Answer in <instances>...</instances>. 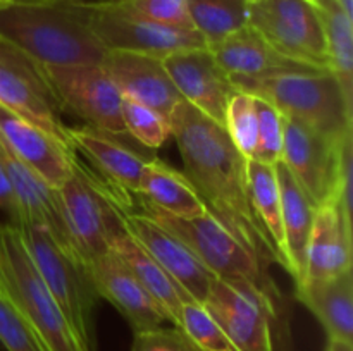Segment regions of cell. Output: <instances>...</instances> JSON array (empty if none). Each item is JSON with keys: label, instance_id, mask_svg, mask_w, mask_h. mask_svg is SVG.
<instances>
[{"label": "cell", "instance_id": "6da1fadb", "mask_svg": "<svg viewBox=\"0 0 353 351\" xmlns=\"http://www.w3.org/2000/svg\"><path fill=\"white\" fill-rule=\"evenodd\" d=\"M171 136L178 145L183 172L207 210L269 270L281 265L278 251L254 212L248 191L247 158L234 148L221 124L185 100L172 110Z\"/></svg>", "mask_w": 353, "mask_h": 351}, {"label": "cell", "instance_id": "cb8c5ba5", "mask_svg": "<svg viewBox=\"0 0 353 351\" xmlns=\"http://www.w3.org/2000/svg\"><path fill=\"white\" fill-rule=\"evenodd\" d=\"M209 50L230 78H255L300 65L279 55L248 24L209 47Z\"/></svg>", "mask_w": 353, "mask_h": 351}, {"label": "cell", "instance_id": "e0dca14e", "mask_svg": "<svg viewBox=\"0 0 353 351\" xmlns=\"http://www.w3.org/2000/svg\"><path fill=\"white\" fill-rule=\"evenodd\" d=\"M88 265L99 298L109 301L128 320L134 332L169 322L159 303L128 270L116 253L105 251L93 258Z\"/></svg>", "mask_w": 353, "mask_h": 351}, {"label": "cell", "instance_id": "8992f818", "mask_svg": "<svg viewBox=\"0 0 353 351\" xmlns=\"http://www.w3.org/2000/svg\"><path fill=\"white\" fill-rule=\"evenodd\" d=\"M238 351H276L285 339L281 295L241 279L214 277L203 301Z\"/></svg>", "mask_w": 353, "mask_h": 351}, {"label": "cell", "instance_id": "f546056e", "mask_svg": "<svg viewBox=\"0 0 353 351\" xmlns=\"http://www.w3.org/2000/svg\"><path fill=\"white\" fill-rule=\"evenodd\" d=\"M178 327L199 350L238 351L203 303L186 299L181 305Z\"/></svg>", "mask_w": 353, "mask_h": 351}, {"label": "cell", "instance_id": "ac0fdd59", "mask_svg": "<svg viewBox=\"0 0 353 351\" xmlns=\"http://www.w3.org/2000/svg\"><path fill=\"white\" fill-rule=\"evenodd\" d=\"M0 165L12 188L17 205L16 222H34L45 226L52 236L64 246L74 250L62 219L57 189L48 184L40 174L24 164L0 138ZM76 251V250H74Z\"/></svg>", "mask_w": 353, "mask_h": 351}, {"label": "cell", "instance_id": "f35d334b", "mask_svg": "<svg viewBox=\"0 0 353 351\" xmlns=\"http://www.w3.org/2000/svg\"><path fill=\"white\" fill-rule=\"evenodd\" d=\"M6 3H16V6H31V3H47L54 0H3Z\"/></svg>", "mask_w": 353, "mask_h": 351}, {"label": "cell", "instance_id": "e575fe53", "mask_svg": "<svg viewBox=\"0 0 353 351\" xmlns=\"http://www.w3.org/2000/svg\"><path fill=\"white\" fill-rule=\"evenodd\" d=\"M109 2L154 23L193 30L186 12V0H109Z\"/></svg>", "mask_w": 353, "mask_h": 351}, {"label": "cell", "instance_id": "7c38bea8", "mask_svg": "<svg viewBox=\"0 0 353 351\" xmlns=\"http://www.w3.org/2000/svg\"><path fill=\"white\" fill-rule=\"evenodd\" d=\"M0 105L72 148L69 126L62 120V110L41 67L3 40H0Z\"/></svg>", "mask_w": 353, "mask_h": 351}, {"label": "cell", "instance_id": "30bf717a", "mask_svg": "<svg viewBox=\"0 0 353 351\" xmlns=\"http://www.w3.org/2000/svg\"><path fill=\"white\" fill-rule=\"evenodd\" d=\"M85 7L93 33L107 50L134 52L164 58L176 52L207 48L203 38L195 30L143 19L109 0H85Z\"/></svg>", "mask_w": 353, "mask_h": 351}, {"label": "cell", "instance_id": "83f0119b", "mask_svg": "<svg viewBox=\"0 0 353 351\" xmlns=\"http://www.w3.org/2000/svg\"><path fill=\"white\" fill-rule=\"evenodd\" d=\"M323 23L330 67L353 100V17L345 14L336 0H312Z\"/></svg>", "mask_w": 353, "mask_h": 351}, {"label": "cell", "instance_id": "3957f363", "mask_svg": "<svg viewBox=\"0 0 353 351\" xmlns=\"http://www.w3.org/2000/svg\"><path fill=\"white\" fill-rule=\"evenodd\" d=\"M231 81L238 92L265 100L283 116L307 124L336 143L352 134L353 100L330 69L296 65Z\"/></svg>", "mask_w": 353, "mask_h": 351}, {"label": "cell", "instance_id": "60d3db41", "mask_svg": "<svg viewBox=\"0 0 353 351\" xmlns=\"http://www.w3.org/2000/svg\"><path fill=\"white\" fill-rule=\"evenodd\" d=\"M3 6H7V3L3 2V0H0V7H3Z\"/></svg>", "mask_w": 353, "mask_h": 351}, {"label": "cell", "instance_id": "603a6c76", "mask_svg": "<svg viewBox=\"0 0 353 351\" xmlns=\"http://www.w3.org/2000/svg\"><path fill=\"white\" fill-rule=\"evenodd\" d=\"M296 299L319 320L327 339L353 343V270L295 286Z\"/></svg>", "mask_w": 353, "mask_h": 351}, {"label": "cell", "instance_id": "8fae6325", "mask_svg": "<svg viewBox=\"0 0 353 351\" xmlns=\"http://www.w3.org/2000/svg\"><path fill=\"white\" fill-rule=\"evenodd\" d=\"M41 72L61 110L78 117L93 129L114 136L126 134L121 114L123 95L102 65L41 67Z\"/></svg>", "mask_w": 353, "mask_h": 351}, {"label": "cell", "instance_id": "5bb4252c", "mask_svg": "<svg viewBox=\"0 0 353 351\" xmlns=\"http://www.w3.org/2000/svg\"><path fill=\"white\" fill-rule=\"evenodd\" d=\"M281 162L314 206L336 200L341 143L330 140L300 120L283 116Z\"/></svg>", "mask_w": 353, "mask_h": 351}, {"label": "cell", "instance_id": "8d00e7d4", "mask_svg": "<svg viewBox=\"0 0 353 351\" xmlns=\"http://www.w3.org/2000/svg\"><path fill=\"white\" fill-rule=\"evenodd\" d=\"M0 212H6L9 215V222H14L17 217L16 198H14L12 188L2 165H0Z\"/></svg>", "mask_w": 353, "mask_h": 351}, {"label": "cell", "instance_id": "4dcf8cb0", "mask_svg": "<svg viewBox=\"0 0 353 351\" xmlns=\"http://www.w3.org/2000/svg\"><path fill=\"white\" fill-rule=\"evenodd\" d=\"M224 131L230 136L231 143L247 160L255 158L257 151V110L255 96L250 93L236 92L228 103L224 116Z\"/></svg>", "mask_w": 353, "mask_h": 351}, {"label": "cell", "instance_id": "44dd1931", "mask_svg": "<svg viewBox=\"0 0 353 351\" xmlns=\"http://www.w3.org/2000/svg\"><path fill=\"white\" fill-rule=\"evenodd\" d=\"M69 141L76 153L88 158L109 184L130 195H137L145 164L150 158L121 143L119 136L90 126L69 127Z\"/></svg>", "mask_w": 353, "mask_h": 351}, {"label": "cell", "instance_id": "52a82bcc", "mask_svg": "<svg viewBox=\"0 0 353 351\" xmlns=\"http://www.w3.org/2000/svg\"><path fill=\"white\" fill-rule=\"evenodd\" d=\"M138 202L141 212L178 237L214 277L241 279L254 282L269 292L281 295L272 282L269 270L261 267V264L245 250L243 244L209 210L199 217L183 219L155 209L140 196Z\"/></svg>", "mask_w": 353, "mask_h": 351}, {"label": "cell", "instance_id": "7a4b0ae2", "mask_svg": "<svg viewBox=\"0 0 353 351\" xmlns=\"http://www.w3.org/2000/svg\"><path fill=\"white\" fill-rule=\"evenodd\" d=\"M0 40L41 67L102 64L109 50L93 33L85 0L0 7Z\"/></svg>", "mask_w": 353, "mask_h": 351}, {"label": "cell", "instance_id": "d6986e66", "mask_svg": "<svg viewBox=\"0 0 353 351\" xmlns=\"http://www.w3.org/2000/svg\"><path fill=\"white\" fill-rule=\"evenodd\" d=\"M0 138L37 174L57 188L72 174L76 151L0 105Z\"/></svg>", "mask_w": 353, "mask_h": 351}, {"label": "cell", "instance_id": "5b68a950", "mask_svg": "<svg viewBox=\"0 0 353 351\" xmlns=\"http://www.w3.org/2000/svg\"><path fill=\"white\" fill-rule=\"evenodd\" d=\"M0 291L30 322L47 351H83L9 220L0 224Z\"/></svg>", "mask_w": 353, "mask_h": 351}, {"label": "cell", "instance_id": "9c48e42d", "mask_svg": "<svg viewBox=\"0 0 353 351\" xmlns=\"http://www.w3.org/2000/svg\"><path fill=\"white\" fill-rule=\"evenodd\" d=\"M248 26L288 61L331 71L323 23L312 0H248Z\"/></svg>", "mask_w": 353, "mask_h": 351}, {"label": "cell", "instance_id": "ffe728a7", "mask_svg": "<svg viewBox=\"0 0 353 351\" xmlns=\"http://www.w3.org/2000/svg\"><path fill=\"white\" fill-rule=\"evenodd\" d=\"M347 270H352V215L336 200H330L316 206L300 282L334 277Z\"/></svg>", "mask_w": 353, "mask_h": 351}, {"label": "cell", "instance_id": "2e32d148", "mask_svg": "<svg viewBox=\"0 0 353 351\" xmlns=\"http://www.w3.org/2000/svg\"><path fill=\"white\" fill-rule=\"evenodd\" d=\"M100 65L124 98L150 107L165 119L171 117L174 107L183 100L161 57L109 50Z\"/></svg>", "mask_w": 353, "mask_h": 351}, {"label": "cell", "instance_id": "ab89813d", "mask_svg": "<svg viewBox=\"0 0 353 351\" xmlns=\"http://www.w3.org/2000/svg\"><path fill=\"white\" fill-rule=\"evenodd\" d=\"M338 6L345 10V14L353 17V0H336Z\"/></svg>", "mask_w": 353, "mask_h": 351}, {"label": "cell", "instance_id": "d6a6232c", "mask_svg": "<svg viewBox=\"0 0 353 351\" xmlns=\"http://www.w3.org/2000/svg\"><path fill=\"white\" fill-rule=\"evenodd\" d=\"M255 110H257L259 134L255 160L276 165L278 162H281L285 119H283V114L274 105H271L265 100L257 98V96H255Z\"/></svg>", "mask_w": 353, "mask_h": 351}, {"label": "cell", "instance_id": "d4e9b609", "mask_svg": "<svg viewBox=\"0 0 353 351\" xmlns=\"http://www.w3.org/2000/svg\"><path fill=\"white\" fill-rule=\"evenodd\" d=\"M276 176H278L279 196H281V220L288 274L292 275L295 284H299L305 270L307 241L312 229L316 206L312 205L302 186L283 165V162L276 164Z\"/></svg>", "mask_w": 353, "mask_h": 351}, {"label": "cell", "instance_id": "4316f807", "mask_svg": "<svg viewBox=\"0 0 353 351\" xmlns=\"http://www.w3.org/2000/svg\"><path fill=\"white\" fill-rule=\"evenodd\" d=\"M247 178L255 215L271 237L272 244L281 258V267L288 272L281 220V196H279L276 165L264 164V162L252 158V160H247Z\"/></svg>", "mask_w": 353, "mask_h": 351}, {"label": "cell", "instance_id": "74e56055", "mask_svg": "<svg viewBox=\"0 0 353 351\" xmlns=\"http://www.w3.org/2000/svg\"><path fill=\"white\" fill-rule=\"evenodd\" d=\"M326 351H353V343H345L338 339H327Z\"/></svg>", "mask_w": 353, "mask_h": 351}, {"label": "cell", "instance_id": "4fadbf2b", "mask_svg": "<svg viewBox=\"0 0 353 351\" xmlns=\"http://www.w3.org/2000/svg\"><path fill=\"white\" fill-rule=\"evenodd\" d=\"M116 206L124 229L161 264L185 295L193 301H205L214 275L203 267L202 262L161 224L143 212H137L133 195L119 193L116 196Z\"/></svg>", "mask_w": 353, "mask_h": 351}, {"label": "cell", "instance_id": "1f68e13d", "mask_svg": "<svg viewBox=\"0 0 353 351\" xmlns=\"http://www.w3.org/2000/svg\"><path fill=\"white\" fill-rule=\"evenodd\" d=\"M121 114L126 134H131L143 147L161 148L171 138V123L159 112L145 107L134 100L124 98L121 103Z\"/></svg>", "mask_w": 353, "mask_h": 351}, {"label": "cell", "instance_id": "836d02e7", "mask_svg": "<svg viewBox=\"0 0 353 351\" xmlns=\"http://www.w3.org/2000/svg\"><path fill=\"white\" fill-rule=\"evenodd\" d=\"M0 343L7 351H47L19 310L0 291Z\"/></svg>", "mask_w": 353, "mask_h": 351}, {"label": "cell", "instance_id": "7402d4cb", "mask_svg": "<svg viewBox=\"0 0 353 351\" xmlns=\"http://www.w3.org/2000/svg\"><path fill=\"white\" fill-rule=\"evenodd\" d=\"M109 250L116 253V257L126 265L128 270L150 292L152 298L159 303L162 312L165 313L169 322L178 327L181 305L190 298L176 284L174 279L161 267V264L124 229L121 217L117 226L114 227L109 236Z\"/></svg>", "mask_w": 353, "mask_h": 351}, {"label": "cell", "instance_id": "ba28073f", "mask_svg": "<svg viewBox=\"0 0 353 351\" xmlns=\"http://www.w3.org/2000/svg\"><path fill=\"white\" fill-rule=\"evenodd\" d=\"M59 205L76 253L90 264L93 258L109 251V236L119 222L114 188L102 176L92 172L76 153L72 174L57 186Z\"/></svg>", "mask_w": 353, "mask_h": 351}, {"label": "cell", "instance_id": "f1b7e54d", "mask_svg": "<svg viewBox=\"0 0 353 351\" xmlns=\"http://www.w3.org/2000/svg\"><path fill=\"white\" fill-rule=\"evenodd\" d=\"M193 30L207 48L248 24V0H186Z\"/></svg>", "mask_w": 353, "mask_h": 351}, {"label": "cell", "instance_id": "d590c367", "mask_svg": "<svg viewBox=\"0 0 353 351\" xmlns=\"http://www.w3.org/2000/svg\"><path fill=\"white\" fill-rule=\"evenodd\" d=\"M130 351H202L179 327H154L134 332Z\"/></svg>", "mask_w": 353, "mask_h": 351}, {"label": "cell", "instance_id": "484cf974", "mask_svg": "<svg viewBox=\"0 0 353 351\" xmlns=\"http://www.w3.org/2000/svg\"><path fill=\"white\" fill-rule=\"evenodd\" d=\"M137 195L155 209L183 219H192L207 212L205 203L185 172L159 158H150L145 164Z\"/></svg>", "mask_w": 353, "mask_h": 351}, {"label": "cell", "instance_id": "9a60e30c", "mask_svg": "<svg viewBox=\"0 0 353 351\" xmlns=\"http://www.w3.org/2000/svg\"><path fill=\"white\" fill-rule=\"evenodd\" d=\"M162 62L179 96L223 126L228 103L238 89L230 76L217 65L209 48L176 52L162 58Z\"/></svg>", "mask_w": 353, "mask_h": 351}, {"label": "cell", "instance_id": "277c9868", "mask_svg": "<svg viewBox=\"0 0 353 351\" xmlns=\"http://www.w3.org/2000/svg\"><path fill=\"white\" fill-rule=\"evenodd\" d=\"M14 226L81 350L97 351L93 317L100 298L90 265L74 250L55 240L45 226L34 222H16Z\"/></svg>", "mask_w": 353, "mask_h": 351}]
</instances>
